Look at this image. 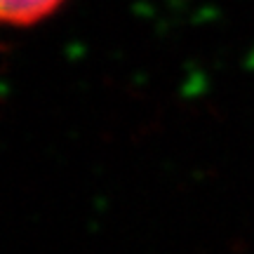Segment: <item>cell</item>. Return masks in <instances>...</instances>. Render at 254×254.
Returning a JSON list of instances; mask_svg holds the SVG:
<instances>
[{
    "mask_svg": "<svg viewBox=\"0 0 254 254\" xmlns=\"http://www.w3.org/2000/svg\"><path fill=\"white\" fill-rule=\"evenodd\" d=\"M66 0H0L2 26H36L57 14Z\"/></svg>",
    "mask_w": 254,
    "mask_h": 254,
    "instance_id": "cell-1",
    "label": "cell"
}]
</instances>
